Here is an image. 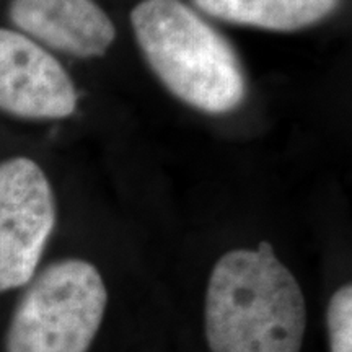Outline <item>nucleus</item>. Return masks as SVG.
<instances>
[{
  "label": "nucleus",
  "mask_w": 352,
  "mask_h": 352,
  "mask_svg": "<svg viewBox=\"0 0 352 352\" xmlns=\"http://www.w3.org/2000/svg\"><path fill=\"white\" fill-rule=\"evenodd\" d=\"M210 352H300L307 305L300 284L261 241L232 250L210 272L204 305Z\"/></svg>",
  "instance_id": "1"
},
{
  "label": "nucleus",
  "mask_w": 352,
  "mask_h": 352,
  "mask_svg": "<svg viewBox=\"0 0 352 352\" xmlns=\"http://www.w3.org/2000/svg\"><path fill=\"white\" fill-rule=\"evenodd\" d=\"M131 23L153 72L189 107L222 114L245 98L235 51L182 0H142L132 10Z\"/></svg>",
  "instance_id": "2"
},
{
  "label": "nucleus",
  "mask_w": 352,
  "mask_h": 352,
  "mask_svg": "<svg viewBox=\"0 0 352 352\" xmlns=\"http://www.w3.org/2000/svg\"><path fill=\"white\" fill-rule=\"evenodd\" d=\"M108 290L91 263L67 258L33 276L13 310L6 352H88Z\"/></svg>",
  "instance_id": "3"
},
{
  "label": "nucleus",
  "mask_w": 352,
  "mask_h": 352,
  "mask_svg": "<svg viewBox=\"0 0 352 352\" xmlns=\"http://www.w3.org/2000/svg\"><path fill=\"white\" fill-rule=\"evenodd\" d=\"M56 197L36 162L0 164V294L33 279L56 227Z\"/></svg>",
  "instance_id": "4"
},
{
  "label": "nucleus",
  "mask_w": 352,
  "mask_h": 352,
  "mask_svg": "<svg viewBox=\"0 0 352 352\" xmlns=\"http://www.w3.org/2000/svg\"><path fill=\"white\" fill-rule=\"evenodd\" d=\"M77 90L63 64L23 33L0 28V111L23 120H64Z\"/></svg>",
  "instance_id": "5"
},
{
  "label": "nucleus",
  "mask_w": 352,
  "mask_h": 352,
  "mask_svg": "<svg viewBox=\"0 0 352 352\" xmlns=\"http://www.w3.org/2000/svg\"><path fill=\"white\" fill-rule=\"evenodd\" d=\"M8 16L39 46L76 57L107 54L116 28L94 0H10Z\"/></svg>",
  "instance_id": "6"
},
{
  "label": "nucleus",
  "mask_w": 352,
  "mask_h": 352,
  "mask_svg": "<svg viewBox=\"0 0 352 352\" xmlns=\"http://www.w3.org/2000/svg\"><path fill=\"white\" fill-rule=\"evenodd\" d=\"M214 19L272 32H296L318 23L340 0H192Z\"/></svg>",
  "instance_id": "7"
},
{
  "label": "nucleus",
  "mask_w": 352,
  "mask_h": 352,
  "mask_svg": "<svg viewBox=\"0 0 352 352\" xmlns=\"http://www.w3.org/2000/svg\"><path fill=\"white\" fill-rule=\"evenodd\" d=\"M329 352H352V287L342 285L329 298L327 311Z\"/></svg>",
  "instance_id": "8"
}]
</instances>
